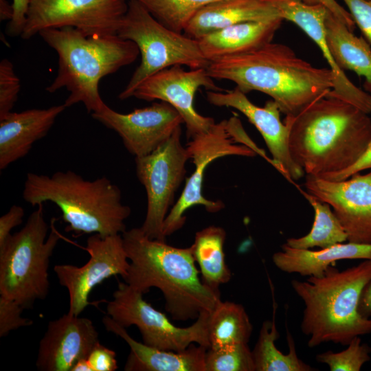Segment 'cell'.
<instances>
[{
	"mask_svg": "<svg viewBox=\"0 0 371 371\" xmlns=\"http://www.w3.org/2000/svg\"><path fill=\"white\" fill-rule=\"evenodd\" d=\"M343 1L346 5L355 25L371 45V1L343 0Z\"/></svg>",
	"mask_w": 371,
	"mask_h": 371,
	"instance_id": "e575fe53",
	"label": "cell"
},
{
	"mask_svg": "<svg viewBox=\"0 0 371 371\" xmlns=\"http://www.w3.org/2000/svg\"><path fill=\"white\" fill-rule=\"evenodd\" d=\"M106 313L124 328L136 326L143 343L149 346L171 351L183 350L192 344L210 347L207 322L210 313H201L191 326H177L126 282L118 283L113 299L107 302Z\"/></svg>",
	"mask_w": 371,
	"mask_h": 371,
	"instance_id": "30bf717a",
	"label": "cell"
},
{
	"mask_svg": "<svg viewBox=\"0 0 371 371\" xmlns=\"http://www.w3.org/2000/svg\"><path fill=\"white\" fill-rule=\"evenodd\" d=\"M71 371H92V368L86 357L79 359L72 368Z\"/></svg>",
	"mask_w": 371,
	"mask_h": 371,
	"instance_id": "7bdbcfd3",
	"label": "cell"
},
{
	"mask_svg": "<svg viewBox=\"0 0 371 371\" xmlns=\"http://www.w3.org/2000/svg\"><path fill=\"white\" fill-rule=\"evenodd\" d=\"M209 103L234 108L242 113L258 129L272 156L273 165L289 180H298L305 174L291 158L289 148L288 126L280 120L281 111L273 100L263 107L252 103L238 88L226 92L207 91Z\"/></svg>",
	"mask_w": 371,
	"mask_h": 371,
	"instance_id": "e0dca14e",
	"label": "cell"
},
{
	"mask_svg": "<svg viewBox=\"0 0 371 371\" xmlns=\"http://www.w3.org/2000/svg\"><path fill=\"white\" fill-rule=\"evenodd\" d=\"M226 237L223 228L210 225L199 232L191 245L195 262L199 265L203 282L219 291V286L228 282L231 271L225 262L224 243Z\"/></svg>",
	"mask_w": 371,
	"mask_h": 371,
	"instance_id": "484cf974",
	"label": "cell"
},
{
	"mask_svg": "<svg viewBox=\"0 0 371 371\" xmlns=\"http://www.w3.org/2000/svg\"><path fill=\"white\" fill-rule=\"evenodd\" d=\"M205 371H256L252 350L247 343L208 348Z\"/></svg>",
	"mask_w": 371,
	"mask_h": 371,
	"instance_id": "4dcf8cb0",
	"label": "cell"
},
{
	"mask_svg": "<svg viewBox=\"0 0 371 371\" xmlns=\"http://www.w3.org/2000/svg\"><path fill=\"white\" fill-rule=\"evenodd\" d=\"M12 4L14 13L6 32L11 36H21L25 23L30 0H12Z\"/></svg>",
	"mask_w": 371,
	"mask_h": 371,
	"instance_id": "74e56055",
	"label": "cell"
},
{
	"mask_svg": "<svg viewBox=\"0 0 371 371\" xmlns=\"http://www.w3.org/2000/svg\"><path fill=\"white\" fill-rule=\"evenodd\" d=\"M23 198L32 206L56 204L67 225L66 231L78 234H122L131 213L122 203L120 188L107 177L87 180L70 170L52 175L27 173Z\"/></svg>",
	"mask_w": 371,
	"mask_h": 371,
	"instance_id": "8992f818",
	"label": "cell"
},
{
	"mask_svg": "<svg viewBox=\"0 0 371 371\" xmlns=\"http://www.w3.org/2000/svg\"><path fill=\"white\" fill-rule=\"evenodd\" d=\"M222 89L207 73L206 68L185 70L175 65L149 76L134 91L132 97L146 101L160 100L172 105L181 115L188 138L204 133L215 123L210 117L199 114L193 105L197 90Z\"/></svg>",
	"mask_w": 371,
	"mask_h": 371,
	"instance_id": "5bb4252c",
	"label": "cell"
},
{
	"mask_svg": "<svg viewBox=\"0 0 371 371\" xmlns=\"http://www.w3.org/2000/svg\"><path fill=\"white\" fill-rule=\"evenodd\" d=\"M359 311L363 316L371 318V280L367 284L362 292Z\"/></svg>",
	"mask_w": 371,
	"mask_h": 371,
	"instance_id": "60d3db41",
	"label": "cell"
},
{
	"mask_svg": "<svg viewBox=\"0 0 371 371\" xmlns=\"http://www.w3.org/2000/svg\"><path fill=\"white\" fill-rule=\"evenodd\" d=\"M371 260V244L348 242L317 251L291 247L285 243L272 260L280 271L302 276L321 277L328 268L341 260Z\"/></svg>",
	"mask_w": 371,
	"mask_h": 371,
	"instance_id": "cb8c5ba5",
	"label": "cell"
},
{
	"mask_svg": "<svg viewBox=\"0 0 371 371\" xmlns=\"http://www.w3.org/2000/svg\"><path fill=\"white\" fill-rule=\"evenodd\" d=\"M126 0H30L23 32L30 39L47 29L76 28L87 35H114Z\"/></svg>",
	"mask_w": 371,
	"mask_h": 371,
	"instance_id": "7c38bea8",
	"label": "cell"
},
{
	"mask_svg": "<svg viewBox=\"0 0 371 371\" xmlns=\"http://www.w3.org/2000/svg\"><path fill=\"white\" fill-rule=\"evenodd\" d=\"M302 193L313 207L314 222L310 232L300 238H290L286 245L296 249L330 247L348 241V235L330 206L308 192Z\"/></svg>",
	"mask_w": 371,
	"mask_h": 371,
	"instance_id": "f1b7e54d",
	"label": "cell"
},
{
	"mask_svg": "<svg viewBox=\"0 0 371 371\" xmlns=\"http://www.w3.org/2000/svg\"><path fill=\"white\" fill-rule=\"evenodd\" d=\"M52 219L51 231L44 218L43 203L29 216L23 228L0 247V295L23 308L44 300L49 290V265L61 236Z\"/></svg>",
	"mask_w": 371,
	"mask_h": 371,
	"instance_id": "52a82bcc",
	"label": "cell"
},
{
	"mask_svg": "<svg viewBox=\"0 0 371 371\" xmlns=\"http://www.w3.org/2000/svg\"><path fill=\"white\" fill-rule=\"evenodd\" d=\"M284 123L293 161L306 175L322 179L352 166L371 142L369 114L328 94Z\"/></svg>",
	"mask_w": 371,
	"mask_h": 371,
	"instance_id": "6da1fadb",
	"label": "cell"
},
{
	"mask_svg": "<svg viewBox=\"0 0 371 371\" xmlns=\"http://www.w3.org/2000/svg\"><path fill=\"white\" fill-rule=\"evenodd\" d=\"M92 371H115L118 368L115 352L98 341L87 356Z\"/></svg>",
	"mask_w": 371,
	"mask_h": 371,
	"instance_id": "d590c367",
	"label": "cell"
},
{
	"mask_svg": "<svg viewBox=\"0 0 371 371\" xmlns=\"http://www.w3.org/2000/svg\"><path fill=\"white\" fill-rule=\"evenodd\" d=\"M206 69L212 78L232 81L245 94L268 95L286 116L297 115L333 87L330 68L315 67L289 46L273 42L210 62Z\"/></svg>",
	"mask_w": 371,
	"mask_h": 371,
	"instance_id": "7a4b0ae2",
	"label": "cell"
},
{
	"mask_svg": "<svg viewBox=\"0 0 371 371\" xmlns=\"http://www.w3.org/2000/svg\"><path fill=\"white\" fill-rule=\"evenodd\" d=\"M161 23L183 32L192 16L203 7L220 0H136Z\"/></svg>",
	"mask_w": 371,
	"mask_h": 371,
	"instance_id": "f546056e",
	"label": "cell"
},
{
	"mask_svg": "<svg viewBox=\"0 0 371 371\" xmlns=\"http://www.w3.org/2000/svg\"><path fill=\"white\" fill-rule=\"evenodd\" d=\"M370 280L371 260H364L341 271L331 265L321 277L291 281L304 304L300 327L309 348L327 342L347 346L355 337L371 333V318L359 311Z\"/></svg>",
	"mask_w": 371,
	"mask_h": 371,
	"instance_id": "5b68a950",
	"label": "cell"
},
{
	"mask_svg": "<svg viewBox=\"0 0 371 371\" xmlns=\"http://www.w3.org/2000/svg\"><path fill=\"white\" fill-rule=\"evenodd\" d=\"M65 109L63 104L11 111L0 119V170L26 156L34 143L47 135Z\"/></svg>",
	"mask_w": 371,
	"mask_h": 371,
	"instance_id": "ffe728a7",
	"label": "cell"
},
{
	"mask_svg": "<svg viewBox=\"0 0 371 371\" xmlns=\"http://www.w3.org/2000/svg\"><path fill=\"white\" fill-rule=\"evenodd\" d=\"M91 117L115 131L126 150L136 157L150 154L163 144L183 124L180 113L170 104L160 101L128 113L106 106Z\"/></svg>",
	"mask_w": 371,
	"mask_h": 371,
	"instance_id": "9a60e30c",
	"label": "cell"
},
{
	"mask_svg": "<svg viewBox=\"0 0 371 371\" xmlns=\"http://www.w3.org/2000/svg\"><path fill=\"white\" fill-rule=\"evenodd\" d=\"M58 55V71L46 88L54 93L65 87L69 96L66 108L82 103L88 113H97L106 104L99 92L104 76L132 64L139 55L135 43L114 35H87L67 27L47 29L38 34Z\"/></svg>",
	"mask_w": 371,
	"mask_h": 371,
	"instance_id": "277c9868",
	"label": "cell"
},
{
	"mask_svg": "<svg viewBox=\"0 0 371 371\" xmlns=\"http://www.w3.org/2000/svg\"><path fill=\"white\" fill-rule=\"evenodd\" d=\"M347 348L338 352L328 350L316 356V360L326 364L330 371H359L370 360L371 348L362 343L360 337L352 339Z\"/></svg>",
	"mask_w": 371,
	"mask_h": 371,
	"instance_id": "1f68e13d",
	"label": "cell"
},
{
	"mask_svg": "<svg viewBox=\"0 0 371 371\" xmlns=\"http://www.w3.org/2000/svg\"><path fill=\"white\" fill-rule=\"evenodd\" d=\"M24 308L16 301L0 295V337L11 331L33 324L32 320L21 316Z\"/></svg>",
	"mask_w": 371,
	"mask_h": 371,
	"instance_id": "836d02e7",
	"label": "cell"
},
{
	"mask_svg": "<svg viewBox=\"0 0 371 371\" xmlns=\"http://www.w3.org/2000/svg\"><path fill=\"white\" fill-rule=\"evenodd\" d=\"M85 249L89 258L84 265L62 264L54 267L60 284L69 293L68 313L74 315H80L90 304L89 297L94 287L111 276L123 278L129 267L122 234H93L87 240Z\"/></svg>",
	"mask_w": 371,
	"mask_h": 371,
	"instance_id": "4fadbf2b",
	"label": "cell"
},
{
	"mask_svg": "<svg viewBox=\"0 0 371 371\" xmlns=\"http://www.w3.org/2000/svg\"><path fill=\"white\" fill-rule=\"evenodd\" d=\"M277 17L281 16L271 0H220L199 10L190 20L183 33L198 39L236 23Z\"/></svg>",
	"mask_w": 371,
	"mask_h": 371,
	"instance_id": "603a6c76",
	"label": "cell"
},
{
	"mask_svg": "<svg viewBox=\"0 0 371 371\" xmlns=\"http://www.w3.org/2000/svg\"><path fill=\"white\" fill-rule=\"evenodd\" d=\"M276 307L273 306L272 321L262 323L257 342L252 350L256 371H313L308 364L300 359L296 352L295 343L287 330L289 352L285 355L276 346L280 337L275 320Z\"/></svg>",
	"mask_w": 371,
	"mask_h": 371,
	"instance_id": "83f0119b",
	"label": "cell"
},
{
	"mask_svg": "<svg viewBox=\"0 0 371 371\" xmlns=\"http://www.w3.org/2000/svg\"><path fill=\"white\" fill-rule=\"evenodd\" d=\"M308 193L328 204L348 235V242L371 244V170L340 181L306 175Z\"/></svg>",
	"mask_w": 371,
	"mask_h": 371,
	"instance_id": "2e32d148",
	"label": "cell"
},
{
	"mask_svg": "<svg viewBox=\"0 0 371 371\" xmlns=\"http://www.w3.org/2000/svg\"><path fill=\"white\" fill-rule=\"evenodd\" d=\"M122 237L130 260L124 282L142 294L152 287L159 289L173 319H196L221 302L220 291L199 278L192 246L179 248L151 239L141 227L126 230Z\"/></svg>",
	"mask_w": 371,
	"mask_h": 371,
	"instance_id": "3957f363",
	"label": "cell"
},
{
	"mask_svg": "<svg viewBox=\"0 0 371 371\" xmlns=\"http://www.w3.org/2000/svg\"><path fill=\"white\" fill-rule=\"evenodd\" d=\"M117 35L135 43L141 55L140 64L118 95L120 100L131 98L144 80L166 68L175 65L207 68L210 64L196 39L165 26L136 0L128 1Z\"/></svg>",
	"mask_w": 371,
	"mask_h": 371,
	"instance_id": "ba28073f",
	"label": "cell"
},
{
	"mask_svg": "<svg viewBox=\"0 0 371 371\" xmlns=\"http://www.w3.org/2000/svg\"><path fill=\"white\" fill-rule=\"evenodd\" d=\"M326 36L337 66L364 78L363 89L371 95V47L367 41L357 36L328 10L325 19Z\"/></svg>",
	"mask_w": 371,
	"mask_h": 371,
	"instance_id": "d4e9b609",
	"label": "cell"
},
{
	"mask_svg": "<svg viewBox=\"0 0 371 371\" xmlns=\"http://www.w3.org/2000/svg\"><path fill=\"white\" fill-rule=\"evenodd\" d=\"M367 169H371V142L365 153L355 164L345 170L330 175L324 179L330 181L344 180Z\"/></svg>",
	"mask_w": 371,
	"mask_h": 371,
	"instance_id": "ab89813d",
	"label": "cell"
},
{
	"mask_svg": "<svg viewBox=\"0 0 371 371\" xmlns=\"http://www.w3.org/2000/svg\"><path fill=\"white\" fill-rule=\"evenodd\" d=\"M21 81L12 63L7 58L0 62V119L12 111L19 97Z\"/></svg>",
	"mask_w": 371,
	"mask_h": 371,
	"instance_id": "d6a6232c",
	"label": "cell"
},
{
	"mask_svg": "<svg viewBox=\"0 0 371 371\" xmlns=\"http://www.w3.org/2000/svg\"><path fill=\"white\" fill-rule=\"evenodd\" d=\"M302 2L309 4L323 5L338 20L342 22L350 30L353 32L355 28V23L348 12L337 3L336 0H300Z\"/></svg>",
	"mask_w": 371,
	"mask_h": 371,
	"instance_id": "f35d334b",
	"label": "cell"
},
{
	"mask_svg": "<svg viewBox=\"0 0 371 371\" xmlns=\"http://www.w3.org/2000/svg\"><path fill=\"white\" fill-rule=\"evenodd\" d=\"M283 20L293 22L319 48L333 74V87L329 95L371 113V95L353 84L336 64L328 45L325 19L328 10L321 4L309 5L300 0H271Z\"/></svg>",
	"mask_w": 371,
	"mask_h": 371,
	"instance_id": "d6986e66",
	"label": "cell"
},
{
	"mask_svg": "<svg viewBox=\"0 0 371 371\" xmlns=\"http://www.w3.org/2000/svg\"><path fill=\"white\" fill-rule=\"evenodd\" d=\"M368 1H371V0H368Z\"/></svg>",
	"mask_w": 371,
	"mask_h": 371,
	"instance_id": "ee69618b",
	"label": "cell"
},
{
	"mask_svg": "<svg viewBox=\"0 0 371 371\" xmlns=\"http://www.w3.org/2000/svg\"><path fill=\"white\" fill-rule=\"evenodd\" d=\"M98 341L91 319L67 313L48 323L39 343L36 367L41 371H71Z\"/></svg>",
	"mask_w": 371,
	"mask_h": 371,
	"instance_id": "ac0fdd59",
	"label": "cell"
},
{
	"mask_svg": "<svg viewBox=\"0 0 371 371\" xmlns=\"http://www.w3.org/2000/svg\"><path fill=\"white\" fill-rule=\"evenodd\" d=\"M181 138L179 126L156 150L135 157L136 175L147 195L146 216L140 227L151 239L165 241L164 223L185 177L190 155Z\"/></svg>",
	"mask_w": 371,
	"mask_h": 371,
	"instance_id": "8fae6325",
	"label": "cell"
},
{
	"mask_svg": "<svg viewBox=\"0 0 371 371\" xmlns=\"http://www.w3.org/2000/svg\"><path fill=\"white\" fill-rule=\"evenodd\" d=\"M186 148L195 168L164 221L163 232L166 238L183 226L186 220L184 213L192 206L203 205L211 213L224 207L221 201L208 200L202 194L205 168L214 160L227 155L254 157L260 155L269 161L264 151L247 135L236 116L214 123L207 131L190 138Z\"/></svg>",
	"mask_w": 371,
	"mask_h": 371,
	"instance_id": "9c48e42d",
	"label": "cell"
},
{
	"mask_svg": "<svg viewBox=\"0 0 371 371\" xmlns=\"http://www.w3.org/2000/svg\"><path fill=\"white\" fill-rule=\"evenodd\" d=\"M207 337L211 349L248 344L253 326L245 308L232 302H221L208 315Z\"/></svg>",
	"mask_w": 371,
	"mask_h": 371,
	"instance_id": "4316f807",
	"label": "cell"
},
{
	"mask_svg": "<svg viewBox=\"0 0 371 371\" xmlns=\"http://www.w3.org/2000/svg\"><path fill=\"white\" fill-rule=\"evenodd\" d=\"M24 214L21 206L14 205L0 217V247L12 234V229L22 223Z\"/></svg>",
	"mask_w": 371,
	"mask_h": 371,
	"instance_id": "8d00e7d4",
	"label": "cell"
},
{
	"mask_svg": "<svg viewBox=\"0 0 371 371\" xmlns=\"http://www.w3.org/2000/svg\"><path fill=\"white\" fill-rule=\"evenodd\" d=\"M12 4H10L6 0H0V19L1 21H10L13 16Z\"/></svg>",
	"mask_w": 371,
	"mask_h": 371,
	"instance_id": "b9f144b4",
	"label": "cell"
},
{
	"mask_svg": "<svg viewBox=\"0 0 371 371\" xmlns=\"http://www.w3.org/2000/svg\"><path fill=\"white\" fill-rule=\"evenodd\" d=\"M102 323L107 331L120 337L130 348L126 371H205L207 348L203 346L192 344L181 351L160 350L135 340L108 315Z\"/></svg>",
	"mask_w": 371,
	"mask_h": 371,
	"instance_id": "44dd1931",
	"label": "cell"
},
{
	"mask_svg": "<svg viewBox=\"0 0 371 371\" xmlns=\"http://www.w3.org/2000/svg\"><path fill=\"white\" fill-rule=\"evenodd\" d=\"M283 19L277 17L231 25L210 32L198 41L205 58L210 63L240 54L272 42Z\"/></svg>",
	"mask_w": 371,
	"mask_h": 371,
	"instance_id": "7402d4cb",
	"label": "cell"
}]
</instances>
